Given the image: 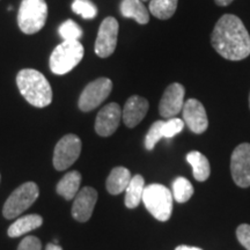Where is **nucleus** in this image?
Listing matches in <instances>:
<instances>
[{
	"mask_svg": "<svg viewBox=\"0 0 250 250\" xmlns=\"http://www.w3.org/2000/svg\"><path fill=\"white\" fill-rule=\"evenodd\" d=\"M184 127L183 120L177 117L168 118V121H164V126H162V132H164L165 138H173L174 136L179 134Z\"/></svg>",
	"mask_w": 250,
	"mask_h": 250,
	"instance_id": "27",
	"label": "nucleus"
},
{
	"mask_svg": "<svg viewBox=\"0 0 250 250\" xmlns=\"http://www.w3.org/2000/svg\"><path fill=\"white\" fill-rule=\"evenodd\" d=\"M187 161L191 165L193 176L198 182H204L208 179L211 173L210 162H208V158L201 152L192 151L188 153Z\"/></svg>",
	"mask_w": 250,
	"mask_h": 250,
	"instance_id": "20",
	"label": "nucleus"
},
{
	"mask_svg": "<svg viewBox=\"0 0 250 250\" xmlns=\"http://www.w3.org/2000/svg\"><path fill=\"white\" fill-rule=\"evenodd\" d=\"M81 140L77 134H66L56 145L52 164L56 170L62 171L70 168L78 160L81 153Z\"/></svg>",
	"mask_w": 250,
	"mask_h": 250,
	"instance_id": "7",
	"label": "nucleus"
},
{
	"mask_svg": "<svg viewBox=\"0 0 250 250\" xmlns=\"http://www.w3.org/2000/svg\"><path fill=\"white\" fill-rule=\"evenodd\" d=\"M144 189H145V180L142 175L137 174L132 176L129 186L125 190V206L127 208H136L143 199Z\"/></svg>",
	"mask_w": 250,
	"mask_h": 250,
	"instance_id": "21",
	"label": "nucleus"
},
{
	"mask_svg": "<svg viewBox=\"0 0 250 250\" xmlns=\"http://www.w3.org/2000/svg\"><path fill=\"white\" fill-rule=\"evenodd\" d=\"M45 250H62V248L61 246L56 245V243H48Z\"/></svg>",
	"mask_w": 250,
	"mask_h": 250,
	"instance_id": "30",
	"label": "nucleus"
},
{
	"mask_svg": "<svg viewBox=\"0 0 250 250\" xmlns=\"http://www.w3.org/2000/svg\"><path fill=\"white\" fill-rule=\"evenodd\" d=\"M72 11L83 19H94L98 15V7L90 0H74Z\"/></svg>",
	"mask_w": 250,
	"mask_h": 250,
	"instance_id": "25",
	"label": "nucleus"
},
{
	"mask_svg": "<svg viewBox=\"0 0 250 250\" xmlns=\"http://www.w3.org/2000/svg\"><path fill=\"white\" fill-rule=\"evenodd\" d=\"M162 126H164V121H156L152 124V126L149 127L147 134H146L145 138V147L148 151H152L155 147V145L164 137V132H162Z\"/></svg>",
	"mask_w": 250,
	"mask_h": 250,
	"instance_id": "26",
	"label": "nucleus"
},
{
	"mask_svg": "<svg viewBox=\"0 0 250 250\" xmlns=\"http://www.w3.org/2000/svg\"><path fill=\"white\" fill-rule=\"evenodd\" d=\"M183 122L184 124L192 131L193 133L201 134L205 132L208 126V115L204 105L198 100L189 99L184 102L183 109Z\"/></svg>",
	"mask_w": 250,
	"mask_h": 250,
	"instance_id": "12",
	"label": "nucleus"
},
{
	"mask_svg": "<svg viewBox=\"0 0 250 250\" xmlns=\"http://www.w3.org/2000/svg\"><path fill=\"white\" fill-rule=\"evenodd\" d=\"M179 0H149L148 11L160 20H168L175 14Z\"/></svg>",
	"mask_w": 250,
	"mask_h": 250,
	"instance_id": "22",
	"label": "nucleus"
},
{
	"mask_svg": "<svg viewBox=\"0 0 250 250\" xmlns=\"http://www.w3.org/2000/svg\"><path fill=\"white\" fill-rule=\"evenodd\" d=\"M186 89L181 83H174L166 88L162 95L159 111L164 118H173L182 111Z\"/></svg>",
	"mask_w": 250,
	"mask_h": 250,
	"instance_id": "11",
	"label": "nucleus"
},
{
	"mask_svg": "<svg viewBox=\"0 0 250 250\" xmlns=\"http://www.w3.org/2000/svg\"><path fill=\"white\" fill-rule=\"evenodd\" d=\"M132 179L131 176L130 170L125 167H115L114 169L109 174L107 182H105V188L107 191L110 195H120L123 191L126 190L127 186H129L130 181Z\"/></svg>",
	"mask_w": 250,
	"mask_h": 250,
	"instance_id": "16",
	"label": "nucleus"
},
{
	"mask_svg": "<svg viewBox=\"0 0 250 250\" xmlns=\"http://www.w3.org/2000/svg\"><path fill=\"white\" fill-rule=\"evenodd\" d=\"M48 5L45 0H22L18 12V24L27 35L39 33L45 26Z\"/></svg>",
	"mask_w": 250,
	"mask_h": 250,
	"instance_id": "5",
	"label": "nucleus"
},
{
	"mask_svg": "<svg viewBox=\"0 0 250 250\" xmlns=\"http://www.w3.org/2000/svg\"><path fill=\"white\" fill-rule=\"evenodd\" d=\"M58 34L64 41H79L83 31L76 21L66 20L58 28Z\"/></svg>",
	"mask_w": 250,
	"mask_h": 250,
	"instance_id": "24",
	"label": "nucleus"
},
{
	"mask_svg": "<svg viewBox=\"0 0 250 250\" xmlns=\"http://www.w3.org/2000/svg\"><path fill=\"white\" fill-rule=\"evenodd\" d=\"M81 184V174L77 170L68 171L62 177V180L57 183L56 191L59 196L65 198L66 201H72L77 193L79 192Z\"/></svg>",
	"mask_w": 250,
	"mask_h": 250,
	"instance_id": "18",
	"label": "nucleus"
},
{
	"mask_svg": "<svg viewBox=\"0 0 250 250\" xmlns=\"http://www.w3.org/2000/svg\"><path fill=\"white\" fill-rule=\"evenodd\" d=\"M193 195L191 183L184 177H177L173 183V197L177 203H186Z\"/></svg>",
	"mask_w": 250,
	"mask_h": 250,
	"instance_id": "23",
	"label": "nucleus"
},
{
	"mask_svg": "<svg viewBox=\"0 0 250 250\" xmlns=\"http://www.w3.org/2000/svg\"><path fill=\"white\" fill-rule=\"evenodd\" d=\"M142 1H148V0H142Z\"/></svg>",
	"mask_w": 250,
	"mask_h": 250,
	"instance_id": "34",
	"label": "nucleus"
},
{
	"mask_svg": "<svg viewBox=\"0 0 250 250\" xmlns=\"http://www.w3.org/2000/svg\"><path fill=\"white\" fill-rule=\"evenodd\" d=\"M148 101L142 96L133 95L127 99L122 110V120L127 127L132 129L144 120L148 111Z\"/></svg>",
	"mask_w": 250,
	"mask_h": 250,
	"instance_id": "15",
	"label": "nucleus"
},
{
	"mask_svg": "<svg viewBox=\"0 0 250 250\" xmlns=\"http://www.w3.org/2000/svg\"><path fill=\"white\" fill-rule=\"evenodd\" d=\"M230 173L237 187H250V144L236 146L230 156Z\"/></svg>",
	"mask_w": 250,
	"mask_h": 250,
	"instance_id": "10",
	"label": "nucleus"
},
{
	"mask_svg": "<svg viewBox=\"0 0 250 250\" xmlns=\"http://www.w3.org/2000/svg\"><path fill=\"white\" fill-rule=\"evenodd\" d=\"M112 90V81L108 78H99L85 87L80 94L78 105L81 111H92L98 108L105 99L110 95Z\"/></svg>",
	"mask_w": 250,
	"mask_h": 250,
	"instance_id": "8",
	"label": "nucleus"
},
{
	"mask_svg": "<svg viewBox=\"0 0 250 250\" xmlns=\"http://www.w3.org/2000/svg\"><path fill=\"white\" fill-rule=\"evenodd\" d=\"M121 14L126 19H133L139 24L149 22L148 9L145 7L142 0H123L120 6Z\"/></svg>",
	"mask_w": 250,
	"mask_h": 250,
	"instance_id": "17",
	"label": "nucleus"
},
{
	"mask_svg": "<svg viewBox=\"0 0 250 250\" xmlns=\"http://www.w3.org/2000/svg\"><path fill=\"white\" fill-rule=\"evenodd\" d=\"M122 110L117 103L112 102L104 105L99 111L95 120V131L99 136L109 137L116 132L121 123Z\"/></svg>",
	"mask_w": 250,
	"mask_h": 250,
	"instance_id": "14",
	"label": "nucleus"
},
{
	"mask_svg": "<svg viewBox=\"0 0 250 250\" xmlns=\"http://www.w3.org/2000/svg\"><path fill=\"white\" fill-rule=\"evenodd\" d=\"M215 4L219 5V6H227L229 5L230 2H233L234 0H214Z\"/></svg>",
	"mask_w": 250,
	"mask_h": 250,
	"instance_id": "32",
	"label": "nucleus"
},
{
	"mask_svg": "<svg viewBox=\"0 0 250 250\" xmlns=\"http://www.w3.org/2000/svg\"><path fill=\"white\" fill-rule=\"evenodd\" d=\"M0 181H1V175H0Z\"/></svg>",
	"mask_w": 250,
	"mask_h": 250,
	"instance_id": "35",
	"label": "nucleus"
},
{
	"mask_svg": "<svg viewBox=\"0 0 250 250\" xmlns=\"http://www.w3.org/2000/svg\"><path fill=\"white\" fill-rule=\"evenodd\" d=\"M18 250H42V242L39 237L28 235L20 242Z\"/></svg>",
	"mask_w": 250,
	"mask_h": 250,
	"instance_id": "29",
	"label": "nucleus"
},
{
	"mask_svg": "<svg viewBox=\"0 0 250 250\" xmlns=\"http://www.w3.org/2000/svg\"><path fill=\"white\" fill-rule=\"evenodd\" d=\"M17 85L24 100L36 108H45L52 102V89L40 71L23 68L18 73Z\"/></svg>",
	"mask_w": 250,
	"mask_h": 250,
	"instance_id": "2",
	"label": "nucleus"
},
{
	"mask_svg": "<svg viewBox=\"0 0 250 250\" xmlns=\"http://www.w3.org/2000/svg\"><path fill=\"white\" fill-rule=\"evenodd\" d=\"M175 250H202L201 248L197 247H189V246H179Z\"/></svg>",
	"mask_w": 250,
	"mask_h": 250,
	"instance_id": "31",
	"label": "nucleus"
},
{
	"mask_svg": "<svg viewBox=\"0 0 250 250\" xmlns=\"http://www.w3.org/2000/svg\"><path fill=\"white\" fill-rule=\"evenodd\" d=\"M43 218L39 214H28L24 217L19 218L15 223L9 226L7 234L9 237H19L24 234L31 232V230L37 229L42 226Z\"/></svg>",
	"mask_w": 250,
	"mask_h": 250,
	"instance_id": "19",
	"label": "nucleus"
},
{
	"mask_svg": "<svg viewBox=\"0 0 250 250\" xmlns=\"http://www.w3.org/2000/svg\"><path fill=\"white\" fill-rule=\"evenodd\" d=\"M249 107H250V94H249Z\"/></svg>",
	"mask_w": 250,
	"mask_h": 250,
	"instance_id": "33",
	"label": "nucleus"
},
{
	"mask_svg": "<svg viewBox=\"0 0 250 250\" xmlns=\"http://www.w3.org/2000/svg\"><path fill=\"white\" fill-rule=\"evenodd\" d=\"M98 202V191L92 187L79 190L72 205V217L79 223H86L92 217L94 208Z\"/></svg>",
	"mask_w": 250,
	"mask_h": 250,
	"instance_id": "13",
	"label": "nucleus"
},
{
	"mask_svg": "<svg viewBox=\"0 0 250 250\" xmlns=\"http://www.w3.org/2000/svg\"><path fill=\"white\" fill-rule=\"evenodd\" d=\"M118 22L115 18L108 17L100 24L95 41V54L100 58H108L114 54L117 46Z\"/></svg>",
	"mask_w": 250,
	"mask_h": 250,
	"instance_id": "9",
	"label": "nucleus"
},
{
	"mask_svg": "<svg viewBox=\"0 0 250 250\" xmlns=\"http://www.w3.org/2000/svg\"><path fill=\"white\" fill-rule=\"evenodd\" d=\"M173 193L167 187L153 183L145 187L142 201L156 220L167 221L173 212Z\"/></svg>",
	"mask_w": 250,
	"mask_h": 250,
	"instance_id": "4",
	"label": "nucleus"
},
{
	"mask_svg": "<svg viewBox=\"0 0 250 250\" xmlns=\"http://www.w3.org/2000/svg\"><path fill=\"white\" fill-rule=\"evenodd\" d=\"M236 237L247 250H250V225H240L236 229Z\"/></svg>",
	"mask_w": 250,
	"mask_h": 250,
	"instance_id": "28",
	"label": "nucleus"
},
{
	"mask_svg": "<svg viewBox=\"0 0 250 250\" xmlns=\"http://www.w3.org/2000/svg\"><path fill=\"white\" fill-rule=\"evenodd\" d=\"M215 51L228 61H242L250 55V35L241 21L233 14L218 20L211 35Z\"/></svg>",
	"mask_w": 250,
	"mask_h": 250,
	"instance_id": "1",
	"label": "nucleus"
},
{
	"mask_svg": "<svg viewBox=\"0 0 250 250\" xmlns=\"http://www.w3.org/2000/svg\"><path fill=\"white\" fill-rule=\"evenodd\" d=\"M83 54L85 49L79 41H62L50 56V70L58 76H64L83 61Z\"/></svg>",
	"mask_w": 250,
	"mask_h": 250,
	"instance_id": "3",
	"label": "nucleus"
},
{
	"mask_svg": "<svg viewBox=\"0 0 250 250\" xmlns=\"http://www.w3.org/2000/svg\"><path fill=\"white\" fill-rule=\"evenodd\" d=\"M40 196L39 186L34 182H26L18 187L9 195L2 208V215L8 220L18 218L27 211Z\"/></svg>",
	"mask_w": 250,
	"mask_h": 250,
	"instance_id": "6",
	"label": "nucleus"
}]
</instances>
